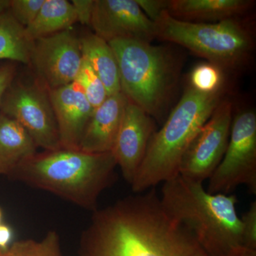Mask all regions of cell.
<instances>
[{
    "mask_svg": "<svg viewBox=\"0 0 256 256\" xmlns=\"http://www.w3.org/2000/svg\"><path fill=\"white\" fill-rule=\"evenodd\" d=\"M207 192L230 194L240 185L256 194V114L239 112L232 120L224 158L210 176Z\"/></svg>",
    "mask_w": 256,
    "mask_h": 256,
    "instance_id": "cell-8",
    "label": "cell"
},
{
    "mask_svg": "<svg viewBox=\"0 0 256 256\" xmlns=\"http://www.w3.org/2000/svg\"><path fill=\"white\" fill-rule=\"evenodd\" d=\"M70 2L76 15L77 22L90 26L95 0H73Z\"/></svg>",
    "mask_w": 256,
    "mask_h": 256,
    "instance_id": "cell-26",
    "label": "cell"
},
{
    "mask_svg": "<svg viewBox=\"0 0 256 256\" xmlns=\"http://www.w3.org/2000/svg\"><path fill=\"white\" fill-rule=\"evenodd\" d=\"M150 190L94 212L80 235L78 256H208Z\"/></svg>",
    "mask_w": 256,
    "mask_h": 256,
    "instance_id": "cell-1",
    "label": "cell"
},
{
    "mask_svg": "<svg viewBox=\"0 0 256 256\" xmlns=\"http://www.w3.org/2000/svg\"><path fill=\"white\" fill-rule=\"evenodd\" d=\"M127 102V98L120 92L108 96L94 109L78 149L88 153L112 152Z\"/></svg>",
    "mask_w": 256,
    "mask_h": 256,
    "instance_id": "cell-14",
    "label": "cell"
},
{
    "mask_svg": "<svg viewBox=\"0 0 256 256\" xmlns=\"http://www.w3.org/2000/svg\"><path fill=\"white\" fill-rule=\"evenodd\" d=\"M25 256H62L60 237L56 230H50L41 240H24Z\"/></svg>",
    "mask_w": 256,
    "mask_h": 256,
    "instance_id": "cell-22",
    "label": "cell"
},
{
    "mask_svg": "<svg viewBox=\"0 0 256 256\" xmlns=\"http://www.w3.org/2000/svg\"><path fill=\"white\" fill-rule=\"evenodd\" d=\"M13 232L9 226L0 224V249H6L10 246Z\"/></svg>",
    "mask_w": 256,
    "mask_h": 256,
    "instance_id": "cell-29",
    "label": "cell"
},
{
    "mask_svg": "<svg viewBox=\"0 0 256 256\" xmlns=\"http://www.w3.org/2000/svg\"><path fill=\"white\" fill-rule=\"evenodd\" d=\"M2 218V212L1 208H0V224H1Z\"/></svg>",
    "mask_w": 256,
    "mask_h": 256,
    "instance_id": "cell-32",
    "label": "cell"
},
{
    "mask_svg": "<svg viewBox=\"0 0 256 256\" xmlns=\"http://www.w3.org/2000/svg\"><path fill=\"white\" fill-rule=\"evenodd\" d=\"M60 148L79 150L84 130L94 108L75 82L50 90Z\"/></svg>",
    "mask_w": 256,
    "mask_h": 256,
    "instance_id": "cell-13",
    "label": "cell"
},
{
    "mask_svg": "<svg viewBox=\"0 0 256 256\" xmlns=\"http://www.w3.org/2000/svg\"><path fill=\"white\" fill-rule=\"evenodd\" d=\"M242 220V246L256 250V202L240 217Z\"/></svg>",
    "mask_w": 256,
    "mask_h": 256,
    "instance_id": "cell-24",
    "label": "cell"
},
{
    "mask_svg": "<svg viewBox=\"0 0 256 256\" xmlns=\"http://www.w3.org/2000/svg\"><path fill=\"white\" fill-rule=\"evenodd\" d=\"M44 0H11L9 11L20 25L26 28L34 21Z\"/></svg>",
    "mask_w": 256,
    "mask_h": 256,
    "instance_id": "cell-23",
    "label": "cell"
},
{
    "mask_svg": "<svg viewBox=\"0 0 256 256\" xmlns=\"http://www.w3.org/2000/svg\"><path fill=\"white\" fill-rule=\"evenodd\" d=\"M82 57L105 86L108 96L121 92L118 64L108 42L95 34L79 38Z\"/></svg>",
    "mask_w": 256,
    "mask_h": 256,
    "instance_id": "cell-17",
    "label": "cell"
},
{
    "mask_svg": "<svg viewBox=\"0 0 256 256\" xmlns=\"http://www.w3.org/2000/svg\"><path fill=\"white\" fill-rule=\"evenodd\" d=\"M140 8L151 21H156L160 14L168 10L169 0H136Z\"/></svg>",
    "mask_w": 256,
    "mask_h": 256,
    "instance_id": "cell-25",
    "label": "cell"
},
{
    "mask_svg": "<svg viewBox=\"0 0 256 256\" xmlns=\"http://www.w3.org/2000/svg\"><path fill=\"white\" fill-rule=\"evenodd\" d=\"M255 4L252 0H169L173 18L194 23H216L238 18Z\"/></svg>",
    "mask_w": 256,
    "mask_h": 256,
    "instance_id": "cell-15",
    "label": "cell"
},
{
    "mask_svg": "<svg viewBox=\"0 0 256 256\" xmlns=\"http://www.w3.org/2000/svg\"><path fill=\"white\" fill-rule=\"evenodd\" d=\"M233 104L223 99L202 126L184 154L178 174L203 183L224 158L230 138Z\"/></svg>",
    "mask_w": 256,
    "mask_h": 256,
    "instance_id": "cell-9",
    "label": "cell"
},
{
    "mask_svg": "<svg viewBox=\"0 0 256 256\" xmlns=\"http://www.w3.org/2000/svg\"><path fill=\"white\" fill-rule=\"evenodd\" d=\"M156 131V124L150 116L128 100L112 153L124 180L130 185Z\"/></svg>",
    "mask_w": 256,
    "mask_h": 256,
    "instance_id": "cell-12",
    "label": "cell"
},
{
    "mask_svg": "<svg viewBox=\"0 0 256 256\" xmlns=\"http://www.w3.org/2000/svg\"><path fill=\"white\" fill-rule=\"evenodd\" d=\"M117 166L112 152L88 153L60 148L35 153L9 176L94 212L101 194L114 183Z\"/></svg>",
    "mask_w": 256,
    "mask_h": 256,
    "instance_id": "cell-2",
    "label": "cell"
},
{
    "mask_svg": "<svg viewBox=\"0 0 256 256\" xmlns=\"http://www.w3.org/2000/svg\"><path fill=\"white\" fill-rule=\"evenodd\" d=\"M160 197L166 212L193 234L207 256L242 246L236 195L210 194L203 183L178 174L163 183Z\"/></svg>",
    "mask_w": 256,
    "mask_h": 256,
    "instance_id": "cell-3",
    "label": "cell"
},
{
    "mask_svg": "<svg viewBox=\"0 0 256 256\" xmlns=\"http://www.w3.org/2000/svg\"><path fill=\"white\" fill-rule=\"evenodd\" d=\"M118 64L121 92L151 118L160 119L178 78V66L166 48L138 40L108 42Z\"/></svg>",
    "mask_w": 256,
    "mask_h": 256,
    "instance_id": "cell-5",
    "label": "cell"
},
{
    "mask_svg": "<svg viewBox=\"0 0 256 256\" xmlns=\"http://www.w3.org/2000/svg\"><path fill=\"white\" fill-rule=\"evenodd\" d=\"M82 60L79 38L67 30L34 42L28 66L34 76L53 90L74 82Z\"/></svg>",
    "mask_w": 256,
    "mask_h": 256,
    "instance_id": "cell-10",
    "label": "cell"
},
{
    "mask_svg": "<svg viewBox=\"0 0 256 256\" xmlns=\"http://www.w3.org/2000/svg\"><path fill=\"white\" fill-rule=\"evenodd\" d=\"M74 82L82 89L94 109L100 106L108 97L105 86L84 58Z\"/></svg>",
    "mask_w": 256,
    "mask_h": 256,
    "instance_id": "cell-20",
    "label": "cell"
},
{
    "mask_svg": "<svg viewBox=\"0 0 256 256\" xmlns=\"http://www.w3.org/2000/svg\"><path fill=\"white\" fill-rule=\"evenodd\" d=\"M77 22L76 15L72 2L67 0H44L36 18L25 28L28 40L40 38L70 30Z\"/></svg>",
    "mask_w": 256,
    "mask_h": 256,
    "instance_id": "cell-18",
    "label": "cell"
},
{
    "mask_svg": "<svg viewBox=\"0 0 256 256\" xmlns=\"http://www.w3.org/2000/svg\"><path fill=\"white\" fill-rule=\"evenodd\" d=\"M0 112L21 124L37 148L44 150L60 148L50 90L36 77L30 82L14 78L2 97Z\"/></svg>",
    "mask_w": 256,
    "mask_h": 256,
    "instance_id": "cell-7",
    "label": "cell"
},
{
    "mask_svg": "<svg viewBox=\"0 0 256 256\" xmlns=\"http://www.w3.org/2000/svg\"><path fill=\"white\" fill-rule=\"evenodd\" d=\"M11 0H0V14L8 11Z\"/></svg>",
    "mask_w": 256,
    "mask_h": 256,
    "instance_id": "cell-31",
    "label": "cell"
},
{
    "mask_svg": "<svg viewBox=\"0 0 256 256\" xmlns=\"http://www.w3.org/2000/svg\"><path fill=\"white\" fill-rule=\"evenodd\" d=\"M190 80V86L197 92H216L223 88V70L210 62L201 64L192 70Z\"/></svg>",
    "mask_w": 256,
    "mask_h": 256,
    "instance_id": "cell-21",
    "label": "cell"
},
{
    "mask_svg": "<svg viewBox=\"0 0 256 256\" xmlns=\"http://www.w3.org/2000/svg\"><path fill=\"white\" fill-rule=\"evenodd\" d=\"M154 23L156 38L185 47L222 70L242 66L254 48L252 32L238 18L216 23L190 22L164 11Z\"/></svg>",
    "mask_w": 256,
    "mask_h": 256,
    "instance_id": "cell-6",
    "label": "cell"
},
{
    "mask_svg": "<svg viewBox=\"0 0 256 256\" xmlns=\"http://www.w3.org/2000/svg\"><path fill=\"white\" fill-rule=\"evenodd\" d=\"M0 256H25L24 240L14 242L6 249H0Z\"/></svg>",
    "mask_w": 256,
    "mask_h": 256,
    "instance_id": "cell-28",
    "label": "cell"
},
{
    "mask_svg": "<svg viewBox=\"0 0 256 256\" xmlns=\"http://www.w3.org/2000/svg\"><path fill=\"white\" fill-rule=\"evenodd\" d=\"M224 88L204 94L186 88L182 97L159 130L151 138L146 156L131 183L142 193L178 174L184 154L202 126L223 100Z\"/></svg>",
    "mask_w": 256,
    "mask_h": 256,
    "instance_id": "cell-4",
    "label": "cell"
},
{
    "mask_svg": "<svg viewBox=\"0 0 256 256\" xmlns=\"http://www.w3.org/2000/svg\"><path fill=\"white\" fill-rule=\"evenodd\" d=\"M33 44L9 10L0 14V60L28 65Z\"/></svg>",
    "mask_w": 256,
    "mask_h": 256,
    "instance_id": "cell-19",
    "label": "cell"
},
{
    "mask_svg": "<svg viewBox=\"0 0 256 256\" xmlns=\"http://www.w3.org/2000/svg\"><path fill=\"white\" fill-rule=\"evenodd\" d=\"M222 256H256V250L242 246L234 249L228 254Z\"/></svg>",
    "mask_w": 256,
    "mask_h": 256,
    "instance_id": "cell-30",
    "label": "cell"
},
{
    "mask_svg": "<svg viewBox=\"0 0 256 256\" xmlns=\"http://www.w3.org/2000/svg\"><path fill=\"white\" fill-rule=\"evenodd\" d=\"M16 75V69L14 64L6 63L0 65V100Z\"/></svg>",
    "mask_w": 256,
    "mask_h": 256,
    "instance_id": "cell-27",
    "label": "cell"
},
{
    "mask_svg": "<svg viewBox=\"0 0 256 256\" xmlns=\"http://www.w3.org/2000/svg\"><path fill=\"white\" fill-rule=\"evenodd\" d=\"M30 134L15 120L0 112V175H10L24 160L37 152Z\"/></svg>",
    "mask_w": 256,
    "mask_h": 256,
    "instance_id": "cell-16",
    "label": "cell"
},
{
    "mask_svg": "<svg viewBox=\"0 0 256 256\" xmlns=\"http://www.w3.org/2000/svg\"><path fill=\"white\" fill-rule=\"evenodd\" d=\"M90 26L107 42L128 38L151 43L156 38L154 23L136 0H95Z\"/></svg>",
    "mask_w": 256,
    "mask_h": 256,
    "instance_id": "cell-11",
    "label": "cell"
}]
</instances>
